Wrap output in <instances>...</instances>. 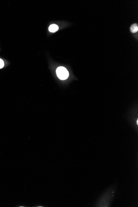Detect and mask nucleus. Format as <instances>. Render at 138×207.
Segmentation results:
<instances>
[{"mask_svg": "<svg viewBox=\"0 0 138 207\" xmlns=\"http://www.w3.org/2000/svg\"><path fill=\"white\" fill-rule=\"evenodd\" d=\"M115 194V189L111 188L103 195L98 201L96 207H110V204L107 201V199L111 202Z\"/></svg>", "mask_w": 138, "mask_h": 207, "instance_id": "nucleus-1", "label": "nucleus"}, {"mask_svg": "<svg viewBox=\"0 0 138 207\" xmlns=\"http://www.w3.org/2000/svg\"><path fill=\"white\" fill-rule=\"evenodd\" d=\"M57 76L61 80H65L68 78L69 73L66 68L63 67H58L56 70Z\"/></svg>", "mask_w": 138, "mask_h": 207, "instance_id": "nucleus-2", "label": "nucleus"}, {"mask_svg": "<svg viewBox=\"0 0 138 207\" xmlns=\"http://www.w3.org/2000/svg\"><path fill=\"white\" fill-rule=\"evenodd\" d=\"M58 29H59V27H58V25H55V24H52L49 26L48 29L50 32L53 33V32H57L58 30Z\"/></svg>", "mask_w": 138, "mask_h": 207, "instance_id": "nucleus-3", "label": "nucleus"}, {"mask_svg": "<svg viewBox=\"0 0 138 207\" xmlns=\"http://www.w3.org/2000/svg\"><path fill=\"white\" fill-rule=\"evenodd\" d=\"M130 30L132 33H136L138 30V25L136 24H134L130 27Z\"/></svg>", "mask_w": 138, "mask_h": 207, "instance_id": "nucleus-4", "label": "nucleus"}, {"mask_svg": "<svg viewBox=\"0 0 138 207\" xmlns=\"http://www.w3.org/2000/svg\"><path fill=\"white\" fill-rule=\"evenodd\" d=\"M4 66V61L1 59L0 58V69L2 68Z\"/></svg>", "mask_w": 138, "mask_h": 207, "instance_id": "nucleus-5", "label": "nucleus"}]
</instances>
